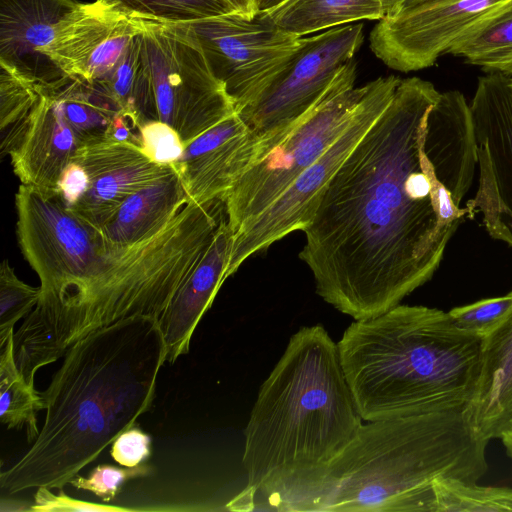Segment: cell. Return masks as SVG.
I'll return each instance as SVG.
<instances>
[{
	"label": "cell",
	"mask_w": 512,
	"mask_h": 512,
	"mask_svg": "<svg viewBox=\"0 0 512 512\" xmlns=\"http://www.w3.org/2000/svg\"><path fill=\"white\" fill-rule=\"evenodd\" d=\"M47 487H39L34 494L33 512H131L140 509L109 504H98L77 500L68 496L62 489L55 494Z\"/></svg>",
	"instance_id": "34"
},
{
	"label": "cell",
	"mask_w": 512,
	"mask_h": 512,
	"mask_svg": "<svg viewBox=\"0 0 512 512\" xmlns=\"http://www.w3.org/2000/svg\"><path fill=\"white\" fill-rule=\"evenodd\" d=\"M140 63L141 44L139 31L112 71L103 80L97 81L109 91L118 104L124 109L132 110V93Z\"/></svg>",
	"instance_id": "33"
},
{
	"label": "cell",
	"mask_w": 512,
	"mask_h": 512,
	"mask_svg": "<svg viewBox=\"0 0 512 512\" xmlns=\"http://www.w3.org/2000/svg\"><path fill=\"white\" fill-rule=\"evenodd\" d=\"M232 243L233 232L227 217L159 318L158 324L166 347V362L169 364L188 353L197 325L226 280Z\"/></svg>",
	"instance_id": "20"
},
{
	"label": "cell",
	"mask_w": 512,
	"mask_h": 512,
	"mask_svg": "<svg viewBox=\"0 0 512 512\" xmlns=\"http://www.w3.org/2000/svg\"><path fill=\"white\" fill-rule=\"evenodd\" d=\"M88 185V176L83 167L71 161L60 177L57 193L65 205L71 208L85 194Z\"/></svg>",
	"instance_id": "36"
},
{
	"label": "cell",
	"mask_w": 512,
	"mask_h": 512,
	"mask_svg": "<svg viewBox=\"0 0 512 512\" xmlns=\"http://www.w3.org/2000/svg\"><path fill=\"white\" fill-rule=\"evenodd\" d=\"M229 2L235 11L246 17H252L256 10V0H226Z\"/></svg>",
	"instance_id": "38"
},
{
	"label": "cell",
	"mask_w": 512,
	"mask_h": 512,
	"mask_svg": "<svg viewBox=\"0 0 512 512\" xmlns=\"http://www.w3.org/2000/svg\"><path fill=\"white\" fill-rule=\"evenodd\" d=\"M363 29V24L355 22L303 37L285 67L237 111L260 140L258 160L320 101L341 67L361 47Z\"/></svg>",
	"instance_id": "9"
},
{
	"label": "cell",
	"mask_w": 512,
	"mask_h": 512,
	"mask_svg": "<svg viewBox=\"0 0 512 512\" xmlns=\"http://www.w3.org/2000/svg\"><path fill=\"white\" fill-rule=\"evenodd\" d=\"M17 237L40 280V298L88 277L111 246L101 229L76 216L58 193L21 184L16 195Z\"/></svg>",
	"instance_id": "11"
},
{
	"label": "cell",
	"mask_w": 512,
	"mask_h": 512,
	"mask_svg": "<svg viewBox=\"0 0 512 512\" xmlns=\"http://www.w3.org/2000/svg\"><path fill=\"white\" fill-rule=\"evenodd\" d=\"M469 408L484 439L512 432V309L482 337L478 382Z\"/></svg>",
	"instance_id": "21"
},
{
	"label": "cell",
	"mask_w": 512,
	"mask_h": 512,
	"mask_svg": "<svg viewBox=\"0 0 512 512\" xmlns=\"http://www.w3.org/2000/svg\"><path fill=\"white\" fill-rule=\"evenodd\" d=\"M151 445L150 436L133 426L114 440L110 455L120 466L135 467L143 464L151 456Z\"/></svg>",
	"instance_id": "35"
},
{
	"label": "cell",
	"mask_w": 512,
	"mask_h": 512,
	"mask_svg": "<svg viewBox=\"0 0 512 512\" xmlns=\"http://www.w3.org/2000/svg\"><path fill=\"white\" fill-rule=\"evenodd\" d=\"M40 410H45L44 398L19 372L12 333L0 345V421L7 429L25 428L31 443L39 434L36 416Z\"/></svg>",
	"instance_id": "24"
},
{
	"label": "cell",
	"mask_w": 512,
	"mask_h": 512,
	"mask_svg": "<svg viewBox=\"0 0 512 512\" xmlns=\"http://www.w3.org/2000/svg\"><path fill=\"white\" fill-rule=\"evenodd\" d=\"M39 97L26 119L2 134L1 155H10L21 184L57 193L60 177L78 142L53 81L38 84Z\"/></svg>",
	"instance_id": "16"
},
{
	"label": "cell",
	"mask_w": 512,
	"mask_h": 512,
	"mask_svg": "<svg viewBox=\"0 0 512 512\" xmlns=\"http://www.w3.org/2000/svg\"><path fill=\"white\" fill-rule=\"evenodd\" d=\"M422 1H425V0H392L393 8L388 15H391V14L399 11L402 8H405L407 6H410V5H413V4L422 2Z\"/></svg>",
	"instance_id": "40"
},
{
	"label": "cell",
	"mask_w": 512,
	"mask_h": 512,
	"mask_svg": "<svg viewBox=\"0 0 512 512\" xmlns=\"http://www.w3.org/2000/svg\"><path fill=\"white\" fill-rule=\"evenodd\" d=\"M509 80H510V85L512 87V76H509Z\"/></svg>",
	"instance_id": "42"
},
{
	"label": "cell",
	"mask_w": 512,
	"mask_h": 512,
	"mask_svg": "<svg viewBox=\"0 0 512 512\" xmlns=\"http://www.w3.org/2000/svg\"><path fill=\"white\" fill-rule=\"evenodd\" d=\"M501 441L506 449V453L512 460V432L506 434L501 438Z\"/></svg>",
	"instance_id": "41"
},
{
	"label": "cell",
	"mask_w": 512,
	"mask_h": 512,
	"mask_svg": "<svg viewBox=\"0 0 512 512\" xmlns=\"http://www.w3.org/2000/svg\"><path fill=\"white\" fill-rule=\"evenodd\" d=\"M362 421L337 343L322 325L300 328L259 389L244 430L247 485L226 509L252 510L257 497L326 466Z\"/></svg>",
	"instance_id": "5"
},
{
	"label": "cell",
	"mask_w": 512,
	"mask_h": 512,
	"mask_svg": "<svg viewBox=\"0 0 512 512\" xmlns=\"http://www.w3.org/2000/svg\"><path fill=\"white\" fill-rule=\"evenodd\" d=\"M434 490L436 512H512V488L445 479L437 481Z\"/></svg>",
	"instance_id": "26"
},
{
	"label": "cell",
	"mask_w": 512,
	"mask_h": 512,
	"mask_svg": "<svg viewBox=\"0 0 512 512\" xmlns=\"http://www.w3.org/2000/svg\"><path fill=\"white\" fill-rule=\"evenodd\" d=\"M226 218L222 198L187 203L157 234L113 244L87 278L38 300L14 333L15 360L26 382L34 385L39 368L99 329L139 316L158 321Z\"/></svg>",
	"instance_id": "4"
},
{
	"label": "cell",
	"mask_w": 512,
	"mask_h": 512,
	"mask_svg": "<svg viewBox=\"0 0 512 512\" xmlns=\"http://www.w3.org/2000/svg\"><path fill=\"white\" fill-rule=\"evenodd\" d=\"M77 0H0V62L38 84L62 76L42 51Z\"/></svg>",
	"instance_id": "19"
},
{
	"label": "cell",
	"mask_w": 512,
	"mask_h": 512,
	"mask_svg": "<svg viewBox=\"0 0 512 512\" xmlns=\"http://www.w3.org/2000/svg\"><path fill=\"white\" fill-rule=\"evenodd\" d=\"M260 141L236 112L185 146L175 164L188 203L223 198L255 162Z\"/></svg>",
	"instance_id": "18"
},
{
	"label": "cell",
	"mask_w": 512,
	"mask_h": 512,
	"mask_svg": "<svg viewBox=\"0 0 512 512\" xmlns=\"http://www.w3.org/2000/svg\"><path fill=\"white\" fill-rule=\"evenodd\" d=\"M401 79L378 77L365 84L353 117L338 138L245 228L233 235L226 279L250 256L262 252L291 232L310 223L320 194L392 100Z\"/></svg>",
	"instance_id": "10"
},
{
	"label": "cell",
	"mask_w": 512,
	"mask_h": 512,
	"mask_svg": "<svg viewBox=\"0 0 512 512\" xmlns=\"http://www.w3.org/2000/svg\"><path fill=\"white\" fill-rule=\"evenodd\" d=\"M477 170L470 105L457 90L401 79L320 194L299 258L316 293L362 320L430 281L460 225Z\"/></svg>",
	"instance_id": "1"
},
{
	"label": "cell",
	"mask_w": 512,
	"mask_h": 512,
	"mask_svg": "<svg viewBox=\"0 0 512 512\" xmlns=\"http://www.w3.org/2000/svg\"><path fill=\"white\" fill-rule=\"evenodd\" d=\"M133 17L189 22L236 12L226 0H102ZM237 13V12H236Z\"/></svg>",
	"instance_id": "27"
},
{
	"label": "cell",
	"mask_w": 512,
	"mask_h": 512,
	"mask_svg": "<svg viewBox=\"0 0 512 512\" xmlns=\"http://www.w3.org/2000/svg\"><path fill=\"white\" fill-rule=\"evenodd\" d=\"M470 105L478 184L466 201L468 219L512 247V87L509 76L487 72L479 78Z\"/></svg>",
	"instance_id": "13"
},
{
	"label": "cell",
	"mask_w": 512,
	"mask_h": 512,
	"mask_svg": "<svg viewBox=\"0 0 512 512\" xmlns=\"http://www.w3.org/2000/svg\"><path fill=\"white\" fill-rule=\"evenodd\" d=\"M197 40L214 75L224 83L236 112L285 67L303 37L289 33L268 13H229L180 22Z\"/></svg>",
	"instance_id": "12"
},
{
	"label": "cell",
	"mask_w": 512,
	"mask_h": 512,
	"mask_svg": "<svg viewBox=\"0 0 512 512\" xmlns=\"http://www.w3.org/2000/svg\"><path fill=\"white\" fill-rule=\"evenodd\" d=\"M141 63L131 109L172 126L187 146L236 113L194 36L180 23L140 18Z\"/></svg>",
	"instance_id": "7"
},
{
	"label": "cell",
	"mask_w": 512,
	"mask_h": 512,
	"mask_svg": "<svg viewBox=\"0 0 512 512\" xmlns=\"http://www.w3.org/2000/svg\"><path fill=\"white\" fill-rule=\"evenodd\" d=\"M482 69L485 72H499L507 76H512V49L485 62Z\"/></svg>",
	"instance_id": "37"
},
{
	"label": "cell",
	"mask_w": 512,
	"mask_h": 512,
	"mask_svg": "<svg viewBox=\"0 0 512 512\" xmlns=\"http://www.w3.org/2000/svg\"><path fill=\"white\" fill-rule=\"evenodd\" d=\"M187 203L180 174L175 168L130 195L101 230L114 244L132 245L164 229Z\"/></svg>",
	"instance_id": "22"
},
{
	"label": "cell",
	"mask_w": 512,
	"mask_h": 512,
	"mask_svg": "<svg viewBox=\"0 0 512 512\" xmlns=\"http://www.w3.org/2000/svg\"><path fill=\"white\" fill-rule=\"evenodd\" d=\"M140 147L150 160L161 165H175L185 149L177 131L159 120L142 124Z\"/></svg>",
	"instance_id": "32"
},
{
	"label": "cell",
	"mask_w": 512,
	"mask_h": 512,
	"mask_svg": "<svg viewBox=\"0 0 512 512\" xmlns=\"http://www.w3.org/2000/svg\"><path fill=\"white\" fill-rule=\"evenodd\" d=\"M166 347L158 321L132 317L79 340L42 392L45 419L31 447L0 473L7 495L62 489L152 407Z\"/></svg>",
	"instance_id": "2"
},
{
	"label": "cell",
	"mask_w": 512,
	"mask_h": 512,
	"mask_svg": "<svg viewBox=\"0 0 512 512\" xmlns=\"http://www.w3.org/2000/svg\"><path fill=\"white\" fill-rule=\"evenodd\" d=\"M511 309L512 291L504 296L455 307L448 313L459 328L483 337L495 328Z\"/></svg>",
	"instance_id": "31"
},
{
	"label": "cell",
	"mask_w": 512,
	"mask_h": 512,
	"mask_svg": "<svg viewBox=\"0 0 512 512\" xmlns=\"http://www.w3.org/2000/svg\"><path fill=\"white\" fill-rule=\"evenodd\" d=\"M153 471V467L147 464L135 467L100 464L94 467L87 477L77 474L69 484L77 490L92 492L103 502L108 503L117 496L127 481L150 476Z\"/></svg>",
	"instance_id": "30"
},
{
	"label": "cell",
	"mask_w": 512,
	"mask_h": 512,
	"mask_svg": "<svg viewBox=\"0 0 512 512\" xmlns=\"http://www.w3.org/2000/svg\"><path fill=\"white\" fill-rule=\"evenodd\" d=\"M392 0H288L268 12L275 23L299 37L360 20H382Z\"/></svg>",
	"instance_id": "23"
},
{
	"label": "cell",
	"mask_w": 512,
	"mask_h": 512,
	"mask_svg": "<svg viewBox=\"0 0 512 512\" xmlns=\"http://www.w3.org/2000/svg\"><path fill=\"white\" fill-rule=\"evenodd\" d=\"M141 29L140 18L102 0L81 3L58 24L42 54L62 74L103 80Z\"/></svg>",
	"instance_id": "15"
},
{
	"label": "cell",
	"mask_w": 512,
	"mask_h": 512,
	"mask_svg": "<svg viewBox=\"0 0 512 512\" xmlns=\"http://www.w3.org/2000/svg\"><path fill=\"white\" fill-rule=\"evenodd\" d=\"M72 161L83 167L89 185L69 209L99 229L113 219L130 195L176 168L153 162L136 144L107 138L78 145Z\"/></svg>",
	"instance_id": "17"
},
{
	"label": "cell",
	"mask_w": 512,
	"mask_h": 512,
	"mask_svg": "<svg viewBox=\"0 0 512 512\" xmlns=\"http://www.w3.org/2000/svg\"><path fill=\"white\" fill-rule=\"evenodd\" d=\"M345 63L320 101L224 197L233 235L262 214L343 132L365 92Z\"/></svg>",
	"instance_id": "8"
},
{
	"label": "cell",
	"mask_w": 512,
	"mask_h": 512,
	"mask_svg": "<svg viewBox=\"0 0 512 512\" xmlns=\"http://www.w3.org/2000/svg\"><path fill=\"white\" fill-rule=\"evenodd\" d=\"M288 0H256L257 12L268 13L281 6Z\"/></svg>",
	"instance_id": "39"
},
{
	"label": "cell",
	"mask_w": 512,
	"mask_h": 512,
	"mask_svg": "<svg viewBox=\"0 0 512 512\" xmlns=\"http://www.w3.org/2000/svg\"><path fill=\"white\" fill-rule=\"evenodd\" d=\"M470 400L451 398L407 415L365 421L326 466L270 494L277 511L436 512L439 480L477 482L488 440Z\"/></svg>",
	"instance_id": "3"
},
{
	"label": "cell",
	"mask_w": 512,
	"mask_h": 512,
	"mask_svg": "<svg viewBox=\"0 0 512 512\" xmlns=\"http://www.w3.org/2000/svg\"><path fill=\"white\" fill-rule=\"evenodd\" d=\"M512 49V1L489 14L465 34L448 51L468 63L481 66Z\"/></svg>",
	"instance_id": "25"
},
{
	"label": "cell",
	"mask_w": 512,
	"mask_h": 512,
	"mask_svg": "<svg viewBox=\"0 0 512 512\" xmlns=\"http://www.w3.org/2000/svg\"><path fill=\"white\" fill-rule=\"evenodd\" d=\"M337 345L364 421L407 415L445 399L471 400L476 390L482 337L437 308L399 304L354 320Z\"/></svg>",
	"instance_id": "6"
},
{
	"label": "cell",
	"mask_w": 512,
	"mask_h": 512,
	"mask_svg": "<svg viewBox=\"0 0 512 512\" xmlns=\"http://www.w3.org/2000/svg\"><path fill=\"white\" fill-rule=\"evenodd\" d=\"M40 287H33L16 275L8 260L0 267V345L14 333L15 324L28 315L40 297Z\"/></svg>",
	"instance_id": "29"
},
{
	"label": "cell",
	"mask_w": 512,
	"mask_h": 512,
	"mask_svg": "<svg viewBox=\"0 0 512 512\" xmlns=\"http://www.w3.org/2000/svg\"><path fill=\"white\" fill-rule=\"evenodd\" d=\"M38 83L0 62V129L5 134L21 124L38 100Z\"/></svg>",
	"instance_id": "28"
},
{
	"label": "cell",
	"mask_w": 512,
	"mask_h": 512,
	"mask_svg": "<svg viewBox=\"0 0 512 512\" xmlns=\"http://www.w3.org/2000/svg\"><path fill=\"white\" fill-rule=\"evenodd\" d=\"M512 0H425L386 16L372 29L370 48L401 72L432 66L483 18Z\"/></svg>",
	"instance_id": "14"
}]
</instances>
